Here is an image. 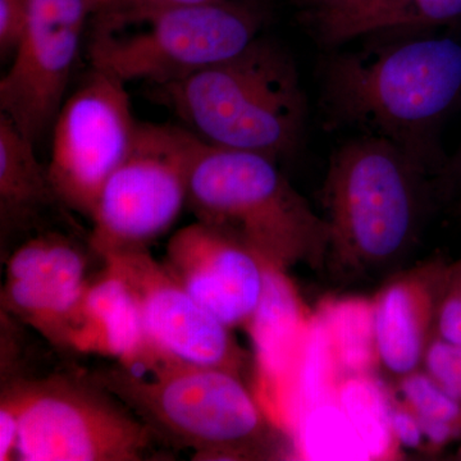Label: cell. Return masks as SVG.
I'll return each mask as SVG.
<instances>
[{
	"instance_id": "cell-14",
	"label": "cell",
	"mask_w": 461,
	"mask_h": 461,
	"mask_svg": "<svg viewBox=\"0 0 461 461\" xmlns=\"http://www.w3.org/2000/svg\"><path fill=\"white\" fill-rule=\"evenodd\" d=\"M69 351L115 357L129 368H140L153 354L132 294L105 264L77 306Z\"/></svg>"
},
{
	"instance_id": "cell-30",
	"label": "cell",
	"mask_w": 461,
	"mask_h": 461,
	"mask_svg": "<svg viewBox=\"0 0 461 461\" xmlns=\"http://www.w3.org/2000/svg\"><path fill=\"white\" fill-rule=\"evenodd\" d=\"M103 2H104V0H94V9L98 7V5H102Z\"/></svg>"
},
{
	"instance_id": "cell-24",
	"label": "cell",
	"mask_w": 461,
	"mask_h": 461,
	"mask_svg": "<svg viewBox=\"0 0 461 461\" xmlns=\"http://www.w3.org/2000/svg\"><path fill=\"white\" fill-rule=\"evenodd\" d=\"M421 368L461 402V346L435 336L424 355Z\"/></svg>"
},
{
	"instance_id": "cell-23",
	"label": "cell",
	"mask_w": 461,
	"mask_h": 461,
	"mask_svg": "<svg viewBox=\"0 0 461 461\" xmlns=\"http://www.w3.org/2000/svg\"><path fill=\"white\" fill-rule=\"evenodd\" d=\"M217 0H104L93 12L94 35H109L171 9Z\"/></svg>"
},
{
	"instance_id": "cell-27",
	"label": "cell",
	"mask_w": 461,
	"mask_h": 461,
	"mask_svg": "<svg viewBox=\"0 0 461 461\" xmlns=\"http://www.w3.org/2000/svg\"><path fill=\"white\" fill-rule=\"evenodd\" d=\"M391 429L399 447L420 450L426 445L420 418L402 402L393 399Z\"/></svg>"
},
{
	"instance_id": "cell-3",
	"label": "cell",
	"mask_w": 461,
	"mask_h": 461,
	"mask_svg": "<svg viewBox=\"0 0 461 461\" xmlns=\"http://www.w3.org/2000/svg\"><path fill=\"white\" fill-rule=\"evenodd\" d=\"M89 375L163 445L194 459H272L280 450V424L238 373L156 357L141 372L120 363Z\"/></svg>"
},
{
	"instance_id": "cell-1",
	"label": "cell",
	"mask_w": 461,
	"mask_h": 461,
	"mask_svg": "<svg viewBox=\"0 0 461 461\" xmlns=\"http://www.w3.org/2000/svg\"><path fill=\"white\" fill-rule=\"evenodd\" d=\"M444 176L379 136L336 149L321 194L330 271L366 281L405 268L430 217L446 206Z\"/></svg>"
},
{
	"instance_id": "cell-11",
	"label": "cell",
	"mask_w": 461,
	"mask_h": 461,
	"mask_svg": "<svg viewBox=\"0 0 461 461\" xmlns=\"http://www.w3.org/2000/svg\"><path fill=\"white\" fill-rule=\"evenodd\" d=\"M94 0H30L14 63L0 80V113L36 142L54 121L71 77Z\"/></svg>"
},
{
	"instance_id": "cell-20",
	"label": "cell",
	"mask_w": 461,
	"mask_h": 461,
	"mask_svg": "<svg viewBox=\"0 0 461 461\" xmlns=\"http://www.w3.org/2000/svg\"><path fill=\"white\" fill-rule=\"evenodd\" d=\"M338 403L362 438L371 460L395 456L400 447L391 429L393 397L375 373L342 379Z\"/></svg>"
},
{
	"instance_id": "cell-13",
	"label": "cell",
	"mask_w": 461,
	"mask_h": 461,
	"mask_svg": "<svg viewBox=\"0 0 461 461\" xmlns=\"http://www.w3.org/2000/svg\"><path fill=\"white\" fill-rule=\"evenodd\" d=\"M448 262L433 258L386 278L372 300L379 366L397 379L423 366L436 336Z\"/></svg>"
},
{
	"instance_id": "cell-12",
	"label": "cell",
	"mask_w": 461,
	"mask_h": 461,
	"mask_svg": "<svg viewBox=\"0 0 461 461\" xmlns=\"http://www.w3.org/2000/svg\"><path fill=\"white\" fill-rule=\"evenodd\" d=\"M165 264L209 313L230 330L247 329L266 275L253 253L196 221L173 233Z\"/></svg>"
},
{
	"instance_id": "cell-5",
	"label": "cell",
	"mask_w": 461,
	"mask_h": 461,
	"mask_svg": "<svg viewBox=\"0 0 461 461\" xmlns=\"http://www.w3.org/2000/svg\"><path fill=\"white\" fill-rule=\"evenodd\" d=\"M198 222L287 271L326 266L330 226L285 177L276 160L253 151L200 142L187 203Z\"/></svg>"
},
{
	"instance_id": "cell-15",
	"label": "cell",
	"mask_w": 461,
	"mask_h": 461,
	"mask_svg": "<svg viewBox=\"0 0 461 461\" xmlns=\"http://www.w3.org/2000/svg\"><path fill=\"white\" fill-rule=\"evenodd\" d=\"M264 271L262 296L247 330L264 377L284 384L293 396L294 378L313 314L306 312L286 271L268 266Z\"/></svg>"
},
{
	"instance_id": "cell-25",
	"label": "cell",
	"mask_w": 461,
	"mask_h": 461,
	"mask_svg": "<svg viewBox=\"0 0 461 461\" xmlns=\"http://www.w3.org/2000/svg\"><path fill=\"white\" fill-rule=\"evenodd\" d=\"M436 336L461 346V258L448 263L437 313Z\"/></svg>"
},
{
	"instance_id": "cell-4",
	"label": "cell",
	"mask_w": 461,
	"mask_h": 461,
	"mask_svg": "<svg viewBox=\"0 0 461 461\" xmlns=\"http://www.w3.org/2000/svg\"><path fill=\"white\" fill-rule=\"evenodd\" d=\"M158 87L186 129L206 144L275 160L302 145L304 91L293 58L269 39L258 38L229 59Z\"/></svg>"
},
{
	"instance_id": "cell-6",
	"label": "cell",
	"mask_w": 461,
	"mask_h": 461,
	"mask_svg": "<svg viewBox=\"0 0 461 461\" xmlns=\"http://www.w3.org/2000/svg\"><path fill=\"white\" fill-rule=\"evenodd\" d=\"M21 386L17 460H151L163 445L89 372L21 377Z\"/></svg>"
},
{
	"instance_id": "cell-26",
	"label": "cell",
	"mask_w": 461,
	"mask_h": 461,
	"mask_svg": "<svg viewBox=\"0 0 461 461\" xmlns=\"http://www.w3.org/2000/svg\"><path fill=\"white\" fill-rule=\"evenodd\" d=\"M30 0H0V51L3 56L16 50L27 21Z\"/></svg>"
},
{
	"instance_id": "cell-10",
	"label": "cell",
	"mask_w": 461,
	"mask_h": 461,
	"mask_svg": "<svg viewBox=\"0 0 461 461\" xmlns=\"http://www.w3.org/2000/svg\"><path fill=\"white\" fill-rule=\"evenodd\" d=\"M103 259L132 294L154 357L242 375L248 357L230 327L203 308L149 249Z\"/></svg>"
},
{
	"instance_id": "cell-21",
	"label": "cell",
	"mask_w": 461,
	"mask_h": 461,
	"mask_svg": "<svg viewBox=\"0 0 461 461\" xmlns=\"http://www.w3.org/2000/svg\"><path fill=\"white\" fill-rule=\"evenodd\" d=\"M293 432L303 459L371 460L362 438L336 402L303 412Z\"/></svg>"
},
{
	"instance_id": "cell-18",
	"label": "cell",
	"mask_w": 461,
	"mask_h": 461,
	"mask_svg": "<svg viewBox=\"0 0 461 461\" xmlns=\"http://www.w3.org/2000/svg\"><path fill=\"white\" fill-rule=\"evenodd\" d=\"M91 245L58 230H39L5 257V281H25L67 293H81L93 280Z\"/></svg>"
},
{
	"instance_id": "cell-17",
	"label": "cell",
	"mask_w": 461,
	"mask_h": 461,
	"mask_svg": "<svg viewBox=\"0 0 461 461\" xmlns=\"http://www.w3.org/2000/svg\"><path fill=\"white\" fill-rule=\"evenodd\" d=\"M461 20V0H360L344 14L315 20L321 42L339 45L369 33L432 29Z\"/></svg>"
},
{
	"instance_id": "cell-7",
	"label": "cell",
	"mask_w": 461,
	"mask_h": 461,
	"mask_svg": "<svg viewBox=\"0 0 461 461\" xmlns=\"http://www.w3.org/2000/svg\"><path fill=\"white\" fill-rule=\"evenodd\" d=\"M200 142L186 127L139 122L129 154L109 176L91 217L89 242L100 258L149 249L176 222L187 203Z\"/></svg>"
},
{
	"instance_id": "cell-8",
	"label": "cell",
	"mask_w": 461,
	"mask_h": 461,
	"mask_svg": "<svg viewBox=\"0 0 461 461\" xmlns=\"http://www.w3.org/2000/svg\"><path fill=\"white\" fill-rule=\"evenodd\" d=\"M136 26L141 29L132 33L93 35L91 66L126 84L163 86L244 50L259 38L263 16L244 3L217 0L162 12Z\"/></svg>"
},
{
	"instance_id": "cell-9",
	"label": "cell",
	"mask_w": 461,
	"mask_h": 461,
	"mask_svg": "<svg viewBox=\"0 0 461 461\" xmlns=\"http://www.w3.org/2000/svg\"><path fill=\"white\" fill-rule=\"evenodd\" d=\"M124 85L93 68L63 102L53 123L51 184L66 208L90 220L100 191L129 154L138 131Z\"/></svg>"
},
{
	"instance_id": "cell-16",
	"label": "cell",
	"mask_w": 461,
	"mask_h": 461,
	"mask_svg": "<svg viewBox=\"0 0 461 461\" xmlns=\"http://www.w3.org/2000/svg\"><path fill=\"white\" fill-rule=\"evenodd\" d=\"M65 206L51 184L48 167L39 162L35 142L0 113V223L2 247L9 236L36 227L41 215ZM66 208V206H65Z\"/></svg>"
},
{
	"instance_id": "cell-31",
	"label": "cell",
	"mask_w": 461,
	"mask_h": 461,
	"mask_svg": "<svg viewBox=\"0 0 461 461\" xmlns=\"http://www.w3.org/2000/svg\"><path fill=\"white\" fill-rule=\"evenodd\" d=\"M459 457L461 459V447H460V451H459Z\"/></svg>"
},
{
	"instance_id": "cell-2",
	"label": "cell",
	"mask_w": 461,
	"mask_h": 461,
	"mask_svg": "<svg viewBox=\"0 0 461 461\" xmlns=\"http://www.w3.org/2000/svg\"><path fill=\"white\" fill-rule=\"evenodd\" d=\"M461 105V42L420 38L324 60L321 109L330 129L379 136L438 172L448 158L439 129Z\"/></svg>"
},
{
	"instance_id": "cell-28",
	"label": "cell",
	"mask_w": 461,
	"mask_h": 461,
	"mask_svg": "<svg viewBox=\"0 0 461 461\" xmlns=\"http://www.w3.org/2000/svg\"><path fill=\"white\" fill-rule=\"evenodd\" d=\"M446 206H451L461 218V147L453 159H448L445 176Z\"/></svg>"
},
{
	"instance_id": "cell-22",
	"label": "cell",
	"mask_w": 461,
	"mask_h": 461,
	"mask_svg": "<svg viewBox=\"0 0 461 461\" xmlns=\"http://www.w3.org/2000/svg\"><path fill=\"white\" fill-rule=\"evenodd\" d=\"M399 393L420 420L450 424L461 430V402L423 368L399 378Z\"/></svg>"
},
{
	"instance_id": "cell-19",
	"label": "cell",
	"mask_w": 461,
	"mask_h": 461,
	"mask_svg": "<svg viewBox=\"0 0 461 461\" xmlns=\"http://www.w3.org/2000/svg\"><path fill=\"white\" fill-rule=\"evenodd\" d=\"M329 330L344 377L372 375L379 366L372 300L344 297L324 302L318 311Z\"/></svg>"
},
{
	"instance_id": "cell-29",
	"label": "cell",
	"mask_w": 461,
	"mask_h": 461,
	"mask_svg": "<svg viewBox=\"0 0 461 461\" xmlns=\"http://www.w3.org/2000/svg\"><path fill=\"white\" fill-rule=\"evenodd\" d=\"M313 11V20L344 14L357 5L360 0H303Z\"/></svg>"
}]
</instances>
